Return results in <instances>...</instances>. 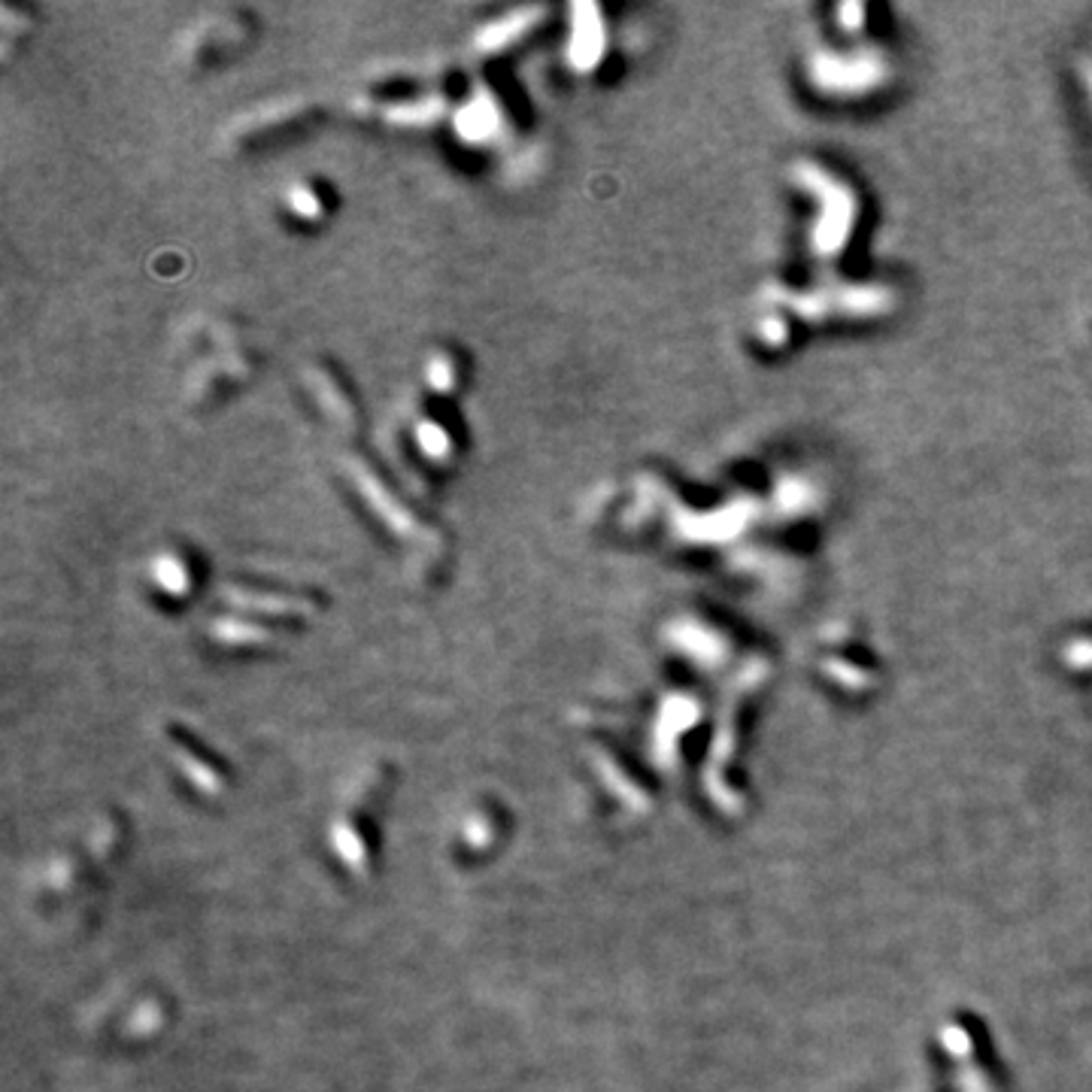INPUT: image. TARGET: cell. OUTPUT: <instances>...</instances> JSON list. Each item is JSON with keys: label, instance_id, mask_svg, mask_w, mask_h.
I'll use <instances>...</instances> for the list:
<instances>
[{"label": "cell", "instance_id": "5bb4252c", "mask_svg": "<svg viewBox=\"0 0 1092 1092\" xmlns=\"http://www.w3.org/2000/svg\"><path fill=\"white\" fill-rule=\"evenodd\" d=\"M1084 79H1087V85H1090V95H1092V65H1084Z\"/></svg>", "mask_w": 1092, "mask_h": 1092}, {"label": "cell", "instance_id": "9c48e42d", "mask_svg": "<svg viewBox=\"0 0 1092 1092\" xmlns=\"http://www.w3.org/2000/svg\"><path fill=\"white\" fill-rule=\"evenodd\" d=\"M155 574L161 579V586L171 589V592H183L186 589V574H183L180 562L171 559V556H161V562L155 565Z\"/></svg>", "mask_w": 1092, "mask_h": 1092}, {"label": "cell", "instance_id": "7a4b0ae2", "mask_svg": "<svg viewBox=\"0 0 1092 1092\" xmlns=\"http://www.w3.org/2000/svg\"><path fill=\"white\" fill-rule=\"evenodd\" d=\"M807 76L823 95H868L877 91L890 79V65L880 52H832L823 49L811 59Z\"/></svg>", "mask_w": 1092, "mask_h": 1092}, {"label": "cell", "instance_id": "7c38bea8", "mask_svg": "<svg viewBox=\"0 0 1092 1092\" xmlns=\"http://www.w3.org/2000/svg\"><path fill=\"white\" fill-rule=\"evenodd\" d=\"M837 15H840V28L843 31H859V25H862V15H865V6H859V3H850V6H840L837 9Z\"/></svg>", "mask_w": 1092, "mask_h": 1092}, {"label": "cell", "instance_id": "30bf717a", "mask_svg": "<svg viewBox=\"0 0 1092 1092\" xmlns=\"http://www.w3.org/2000/svg\"><path fill=\"white\" fill-rule=\"evenodd\" d=\"M419 447L428 452V455H444V452H447V435H444V428H438V425H431V422L419 425Z\"/></svg>", "mask_w": 1092, "mask_h": 1092}, {"label": "cell", "instance_id": "8fae6325", "mask_svg": "<svg viewBox=\"0 0 1092 1092\" xmlns=\"http://www.w3.org/2000/svg\"><path fill=\"white\" fill-rule=\"evenodd\" d=\"M289 203H292L301 216H316V213H319L316 194H310L307 189H295V192L289 194Z\"/></svg>", "mask_w": 1092, "mask_h": 1092}, {"label": "cell", "instance_id": "277c9868", "mask_svg": "<svg viewBox=\"0 0 1092 1092\" xmlns=\"http://www.w3.org/2000/svg\"><path fill=\"white\" fill-rule=\"evenodd\" d=\"M756 516H759V504L741 498V501H735L728 507H719V511L707 516L683 514L680 516V531L689 540H699V543H719V540L738 537Z\"/></svg>", "mask_w": 1092, "mask_h": 1092}, {"label": "cell", "instance_id": "4fadbf2b", "mask_svg": "<svg viewBox=\"0 0 1092 1092\" xmlns=\"http://www.w3.org/2000/svg\"><path fill=\"white\" fill-rule=\"evenodd\" d=\"M428 377H431V386L444 391V388L450 386V380H452L450 365H447L444 359H435V362H431V374H428Z\"/></svg>", "mask_w": 1092, "mask_h": 1092}, {"label": "cell", "instance_id": "8992f818", "mask_svg": "<svg viewBox=\"0 0 1092 1092\" xmlns=\"http://www.w3.org/2000/svg\"><path fill=\"white\" fill-rule=\"evenodd\" d=\"M817 501H820V492L804 477H786L774 489V514L780 519H798V516L811 514L817 507Z\"/></svg>", "mask_w": 1092, "mask_h": 1092}, {"label": "cell", "instance_id": "52a82bcc", "mask_svg": "<svg viewBox=\"0 0 1092 1092\" xmlns=\"http://www.w3.org/2000/svg\"><path fill=\"white\" fill-rule=\"evenodd\" d=\"M455 128L464 140H486L492 137L495 128H498V113H495V104L489 98H474L455 119Z\"/></svg>", "mask_w": 1092, "mask_h": 1092}, {"label": "cell", "instance_id": "3957f363", "mask_svg": "<svg viewBox=\"0 0 1092 1092\" xmlns=\"http://www.w3.org/2000/svg\"><path fill=\"white\" fill-rule=\"evenodd\" d=\"M786 304L801 313L804 319L820 322L829 319L832 313L840 316H880L890 313L896 298L883 286H840V289H817V292H801L795 298H786Z\"/></svg>", "mask_w": 1092, "mask_h": 1092}, {"label": "cell", "instance_id": "6da1fadb", "mask_svg": "<svg viewBox=\"0 0 1092 1092\" xmlns=\"http://www.w3.org/2000/svg\"><path fill=\"white\" fill-rule=\"evenodd\" d=\"M792 180L798 186H804L820 203L817 225L811 228V250L820 258H837L843 253L846 237L856 222V197L837 177L811 164V161L795 164Z\"/></svg>", "mask_w": 1092, "mask_h": 1092}, {"label": "cell", "instance_id": "ba28073f", "mask_svg": "<svg viewBox=\"0 0 1092 1092\" xmlns=\"http://www.w3.org/2000/svg\"><path fill=\"white\" fill-rule=\"evenodd\" d=\"M537 15H540V12H534V9H522V12H516V15H507V18L489 25V28L480 34V40H477L480 49H501L504 43L516 40L522 31H528Z\"/></svg>", "mask_w": 1092, "mask_h": 1092}, {"label": "cell", "instance_id": "5b68a950", "mask_svg": "<svg viewBox=\"0 0 1092 1092\" xmlns=\"http://www.w3.org/2000/svg\"><path fill=\"white\" fill-rule=\"evenodd\" d=\"M604 49V28L601 15L592 3L574 6V34H571V62L579 70L592 67L601 59Z\"/></svg>", "mask_w": 1092, "mask_h": 1092}]
</instances>
